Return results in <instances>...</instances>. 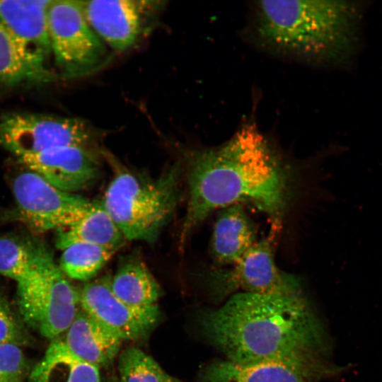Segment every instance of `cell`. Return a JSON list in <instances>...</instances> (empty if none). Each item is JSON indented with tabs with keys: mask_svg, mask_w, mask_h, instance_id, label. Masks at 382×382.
Wrapping results in <instances>:
<instances>
[{
	"mask_svg": "<svg viewBox=\"0 0 382 382\" xmlns=\"http://www.w3.org/2000/svg\"><path fill=\"white\" fill-rule=\"evenodd\" d=\"M255 226L242 204L222 209L214 224L210 251L215 262L233 265L257 243Z\"/></svg>",
	"mask_w": 382,
	"mask_h": 382,
	"instance_id": "cell-16",
	"label": "cell"
},
{
	"mask_svg": "<svg viewBox=\"0 0 382 382\" xmlns=\"http://www.w3.org/2000/svg\"><path fill=\"white\" fill-rule=\"evenodd\" d=\"M52 255L46 246L18 235L0 236V275L18 283L37 271Z\"/></svg>",
	"mask_w": 382,
	"mask_h": 382,
	"instance_id": "cell-20",
	"label": "cell"
},
{
	"mask_svg": "<svg viewBox=\"0 0 382 382\" xmlns=\"http://www.w3.org/2000/svg\"><path fill=\"white\" fill-rule=\"evenodd\" d=\"M347 368H318L281 361L236 363L216 359L199 372V382H318L340 374Z\"/></svg>",
	"mask_w": 382,
	"mask_h": 382,
	"instance_id": "cell-14",
	"label": "cell"
},
{
	"mask_svg": "<svg viewBox=\"0 0 382 382\" xmlns=\"http://www.w3.org/2000/svg\"><path fill=\"white\" fill-rule=\"evenodd\" d=\"M30 372L29 362L19 345L0 344V382H24Z\"/></svg>",
	"mask_w": 382,
	"mask_h": 382,
	"instance_id": "cell-25",
	"label": "cell"
},
{
	"mask_svg": "<svg viewBox=\"0 0 382 382\" xmlns=\"http://www.w3.org/2000/svg\"><path fill=\"white\" fill-rule=\"evenodd\" d=\"M100 134L84 120L30 112L0 118V145L16 158L63 146L98 148Z\"/></svg>",
	"mask_w": 382,
	"mask_h": 382,
	"instance_id": "cell-7",
	"label": "cell"
},
{
	"mask_svg": "<svg viewBox=\"0 0 382 382\" xmlns=\"http://www.w3.org/2000/svg\"><path fill=\"white\" fill-rule=\"evenodd\" d=\"M17 306L26 326L54 340L66 332L75 318L80 308V291L52 258L17 283Z\"/></svg>",
	"mask_w": 382,
	"mask_h": 382,
	"instance_id": "cell-6",
	"label": "cell"
},
{
	"mask_svg": "<svg viewBox=\"0 0 382 382\" xmlns=\"http://www.w3.org/2000/svg\"><path fill=\"white\" fill-rule=\"evenodd\" d=\"M61 340L71 353L98 369L114 361L123 342L81 307Z\"/></svg>",
	"mask_w": 382,
	"mask_h": 382,
	"instance_id": "cell-15",
	"label": "cell"
},
{
	"mask_svg": "<svg viewBox=\"0 0 382 382\" xmlns=\"http://www.w3.org/2000/svg\"><path fill=\"white\" fill-rule=\"evenodd\" d=\"M12 190L21 219L39 232L74 225L91 204L87 199L56 187L30 170L15 177Z\"/></svg>",
	"mask_w": 382,
	"mask_h": 382,
	"instance_id": "cell-8",
	"label": "cell"
},
{
	"mask_svg": "<svg viewBox=\"0 0 382 382\" xmlns=\"http://www.w3.org/2000/svg\"><path fill=\"white\" fill-rule=\"evenodd\" d=\"M16 158L28 170L56 187L71 193L91 185L100 173L98 148L57 146Z\"/></svg>",
	"mask_w": 382,
	"mask_h": 382,
	"instance_id": "cell-13",
	"label": "cell"
},
{
	"mask_svg": "<svg viewBox=\"0 0 382 382\" xmlns=\"http://www.w3.org/2000/svg\"><path fill=\"white\" fill-rule=\"evenodd\" d=\"M117 369L121 382H181L135 347H127L119 354Z\"/></svg>",
	"mask_w": 382,
	"mask_h": 382,
	"instance_id": "cell-22",
	"label": "cell"
},
{
	"mask_svg": "<svg viewBox=\"0 0 382 382\" xmlns=\"http://www.w3.org/2000/svg\"><path fill=\"white\" fill-rule=\"evenodd\" d=\"M35 81L33 73L15 40L0 22V84L13 86Z\"/></svg>",
	"mask_w": 382,
	"mask_h": 382,
	"instance_id": "cell-23",
	"label": "cell"
},
{
	"mask_svg": "<svg viewBox=\"0 0 382 382\" xmlns=\"http://www.w3.org/2000/svg\"><path fill=\"white\" fill-rule=\"evenodd\" d=\"M105 382H121L118 376H112L108 377Z\"/></svg>",
	"mask_w": 382,
	"mask_h": 382,
	"instance_id": "cell-26",
	"label": "cell"
},
{
	"mask_svg": "<svg viewBox=\"0 0 382 382\" xmlns=\"http://www.w3.org/2000/svg\"><path fill=\"white\" fill-rule=\"evenodd\" d=\"M30 342L27 326L0 293V344L13 343L22 347Z\"/></svg>",
	"mask_w": 382,
	"mask_h": 382,
	"instance_id": "cell-24",
	"label": "cell"
},
{
	"mask_svg": "<svg viewBox=\"0 0 382 382\" xmlns=\"http://www.w3.org/2000/svg\"><path fill=\"white\" fill-rule=\"evenodd\" d=\"M74 355L61 340H54L32 369L29 382H101L100 371Z\"/></svg>",
	"mask_w": 382,
	"mask_h": 382,
	"instance_id": "cell-19",
	"label": "cell"
},
{
	"mask_svg": "<svg viewBox=\"0 0 382 382\" xmlns=\"http://www.w3.org/2000/svg\"><path fill=\"white\" fill-rule=\"evenodd\" d=\"M127 241L103 200L96 199L91 202L88 212L81 220L58 231L56 246L62 250L72 243H86L116 253Z\"/></svg>",
	"mask_w": 382,
	"mask_h": 382,
	"instance_id": "cell-17",
	"label": "cell"
},
{
	"mask_svg": "<svg viewBox=\"0 0 382 382\" xmlns=\"http://www.w3.org/2000/svg\"><path fill=\"white\" fill-rule=\"evenodd\" d=\"M187 163L181 244L214 210L234 204H249L265 213L271 233H277L289 199V174L255 125L243 127L219 146L192 151Z\"/></svg>",
	"mask_w": 382,
	"mask_h": 382,
	"instance_id": "cell-2",
	"label": "cell"
},
{
	"mask_svg": "<svg viewBox=\"0 0 382 382\" xmlns=\"http://www.w3.org/2000/svg\"><path fill=\"white\" fill-rule=\"evenodd\" d=\"M111 277L88 282L80 291V307L122 341L146 337L156 325L158 306L138 308L119 299L110 286Z\"/></svg>",
	"mask_w": 382,
	"mask_h": 382,
	"instance_id": "cell-12",
	"label": "cell"
},
{
	"mask_svg": "<svg viewBox=\"0 0 382 382\" xmlns=\"http://www.w3.org/2000/svg\"><path fill=\"white\" fill-rule=\"evenodd\" d=\"M198 325L208 343L231 361L335 366L328 360L326 328L302 293H237L221 306L201 311Z\"/></svg>",
	"mask_w": 382,
	"mask_h": 382,
	"instance_id": "cell-1",
	"label": "cell"
},
{
	"mask_svg": "<svg viewBox=\"0 0 382 382\" xmlns=\"http://www.w3.org/2000/svg\"><path fill=\"white\" fill-rule=\"evenodd\" d=\"M103 154L117 170L102 199L106 209L127 241L154 243L179 202L181 164L151 179L120 167L108 151Z\"/></svg>",
	"mask_w": 382,
	"mask_h": 382,
	"instance_id": "cell-4",
	"label": "cell"
},
{
	"mask_svg": "<svg viewBox=\"0 0 382 382\" xmlns=\"http://www.w3.org/2000/svg\"><path fill=\"white\" fill-rule=\"evenodd\" d=\"M51 0H0V22L10 32L35 82L47 81L52 56L47 11Z\"/></svg>",
	"mask_w": 382,
	"mask_h": 382,
	"instance_id": "cell-11",
	"label": "cell"
},
{
	"mask_svg": "<svg viewBox=\"0 0 382 382\" xmlns=\"http://www.w3.org/2000/svg\"><path fill=\"white\" fill-rule=\"evenodd\" d=\"M114 294L126 304L138 308L158 306L161 289L144 261L136 254L122 258L111 277Z\"/></svg>",
	"mask_w": 382,
	"mask_h": 382,
	"instance_id": "cell-18",
	"label": "cell"
},
{
	"mask_svg": "<svg viewBox=\"0 0 382 382\" xmlns=\"http://www.w3.org/2000/svg\"><path fill=\"white\" fill-rule=\"evenodd\" d=\"M272 233L257 243L231 267L214 271L210 288L216 300L222 301L237 293L296 294L302 293L296 278L277 266Z\"/></svg>",
	"mask_w": 382,
	"mask_h": 382,
	"instance_id": "cell-9",
	"label": "cell"
},
{
	"mask_svg": "<svg viewBox=\"0 0 382 382\" xmlns=\"http://www.w3.org/2000/svg\"><path fill=\"white\" fill-rule=\"evenodd\" d=\"M47 25L52 56L64 76L82 77L109 62V49L88 23L82 1L51 0Z\"/></svg>",
	"mask_w": 382,
	"mask_h": 382,
	"instance_id": "cell-5",
	"label": "cell"
},
{
	"mask_svg": "<svg viewBox=\"0 0 382 382\" xmlns=\"http://www.w3.org/2000/svg\"><path fill=\"white\" fill-rule=\"evenodd\" d=\"M62 251L59 269L66 277L79 281L93 279L115 253L86 243H72Z\"/></svg>",
	"mask_w": 382,
	"mask_h": 382,
	"instance_id": "cell-21",
	"label": "cell"
},
{
	"mask_svg": "<svg viewBox=\"0 0 382 382\" xmlns=\"http://www.w3.org/2000/svg\"><path fill=\"white\" fill-rule=\"evenodd\" d=\"M352 9L333 1H262L256 6V28L271 48L302 59L339 57L349 41Z\"/></svg>",
	"mask_w": 382,
	"mask_h": 382,
	"instance_id": "cell-3",
	"label": "cell"
},
{
	"mask_svg": "<svg viewBox=\"0 0 382 382\" xmlns=\"http://www.w3.org/2000/svg\"><path fill=\"white\" fill-rule=\"evenodd\" d=\"M86 19L108 48L128 51L141 39L162 6L158 1H82Z\"/></svg>",
	"mask_w": 382,
	"mask_h": 382,
	"instance_id": "cell-10",
	"label": "cell"
}]
</instances>
